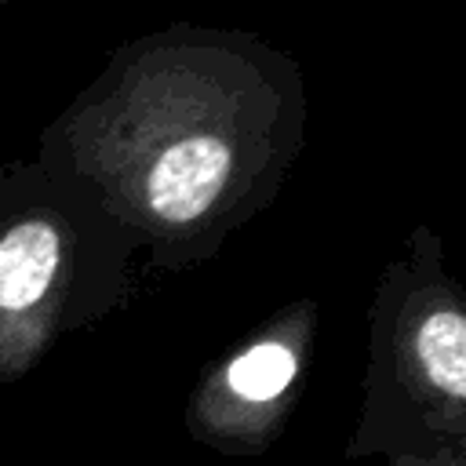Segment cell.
Segmentation results:
<instances>
[{"label": "cell", "mask_w": 466, "mask_h": 466, "mask_svg": "<svg viewBox=\"0 0 466 466\" xmlns=\"http://www.w3.org/2000/svg\"><path fill=\"white\" fill-rule=\"evenodd\" d=\"M0 4H4V0H0Z\"/></svg>", "instance_id": "277c9868"}, {"label": "cell", "mask_w": 466, "mask_h": 466, "mask_svg": "<svg viewBox=\"0 0 466 466\" xmlns=\"http://www.w3.org/2000/svg\"><path fill=\"white\" fill-rule=\"evenodd\" d=\"M299 375V357L284 339H262L237 353L226 368V386L251 404L280 397Z\"/></svg>", "instance_id": "3957f363"}, {"label": "cell", "mask_w": 466, "mask_h": 466, "mask_svg": "<svg viewBox=\"0 0 466 466\" xmlns=\"http://www.w3.org/2000/svg\"><path fill=\"white\" fill-rule=\"evenodd\" d=\"M266 51L240 55L233 40L171 36L113 55L102 80L76 98L62 127L66 142H87L91 167L116 164L98 186L109 211L146 233H218L266 200L273 138L262 116H280L262 95ZM87 167V171H91Z\"/></svg>", "instance_id": "6da1fadb"}, {"label": "cell", "mask_w": 466, "mask_h": 466, "mask_svg": "<svg viewBox=\"0 0 466 466\" xmlns=\"http://www.w3.org/2000/svg\"><path fill=\"white\" fill-rule=\"evenodd\" d=\"M29 204L4 208L0 226V317L22 320L36 313L55 288H62V277L73 262L76 248V226L73 208L58 200H44V171L29 182Z\"/></svg>", "instance_id": "7a4b0ae2"}]
</instances>
